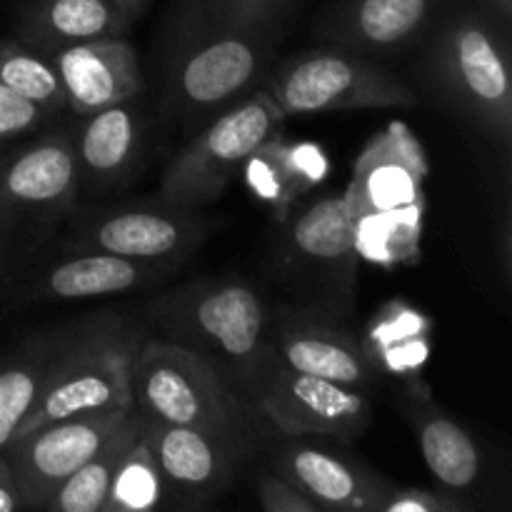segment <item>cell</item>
<instances>
[{"instance_id": "6da1fadb", "label": "cell", "mask_w": 512, "mask_h": 512, "mask_svg": "<svg viewBox=\"0 0 512 512\" xmlns=\"http://www.w3.org/2000/svg\"><path fill=\"white\" fill-rule=\"evenodd\" d=\"M145 323L155 338L213 365L258 413L260 395L280 360L273 345V313L253 285L240 278H203L180 285L150 300Z\"/></svg>"}, {"instance_id": "7a4b0ae2", "label": "cell", "mask_w": 512, "mask_h": 512, "mask_svg": "<svg viewBox=\"0 0 512 512\" xmlns=\"http://www.w3.org/2000/svg\"><path fill=\"white\" fill-rule=\"evenodd\" d=\"M278 28L215 18L203 0H188L170 30L160 73V110L188 133L253 93L265 78Z\"/></svg>"}, {"instance_id": "3957f363", "label": "cell", "mask_w": 512, "mask_h": 512, "mask_svg": "<svg viewBox=\"0 0 512 512\" xmlns=\"http://www.w3.org/2000/svg\"><path fill=\"white\" fill-rule=\"evenodd\" d=\"M418 48L415 90L485 135L508 158L512 143V70L508 40L495 25V15L483 5H455Z\"/></svg>"}, {"instance_id": "277c9868", "label": "cell", "mask_w": 512, "mask_h": 512, "mask_svg": "<svg viewBox=\"0 0 512 512\" xmlns=\"http://www.w3.org/2000/svg\"><path fill=\"white\" fill-rule=\"evenodd\" d=\"M425 173L423 148L405 125H388L365 145L355 160L348 193H343L360 258L385 265L413 263L420 248Z\"/></svg>"}, {"instance_id": "5b68a950", "label": "cell", "mask_w": 512, "mask_h": 512, "mask_svg": "<svg viewBox=\"0 0 512 512\" xmlns=\"http://www.w3.org/2000/svg\"><path fill=\"white\" fill-rule=\"evenodd\" d=\"M143 338V328L120 315H98L65 330L15 435L73 415L133 408V363Z\"/></svg>"}, {"instance_id": "8992f818", "label": "cell", "mask_w": 512, "mask_h": 512, "mask_svg": "<svg viewBox=\"0 0 512 512\" xmlns=\"http://www.w3.org/2000/svg\"><path fill=\"white\" fill-rule=\"evenodd\" d=\"M78 198L70 133L50 130L0 155V280H13L63 228Z\"/></svg>"}, {"instance_id": "52a82bcc", "label": "cell", "mask_w": 512, "mask_h": 512, "mask_svg": "<svg viewBox=\"0 0 512 512\" xmlns=\"http://www.w3.org/2000/svg\"><path fill=\"white\" fill-rule=\"evenodd\" d=\"M280 223L273 265L293 308L330 318L353 313L360 248L345 195L303 198Z\"/></svg>"}, {"instance_id": "ba28073f", "label": "cell", "mask_w": 512, "mask_h": 512, "mask_svg": "<svg viewBox=\"0 0 512 512\" xmlns=\"http://www.w3.org/2000/svg\"><path fill=\"white\" fill-rule=\"evenodd\" d=\"M133 408L165 425L258 433L260 415L213 365L155 335L135 353Z\"/></svg>"}, {"instance_id": "9c48e42d", "label": "cell", "mask_w": 512, "mask_h": 512, "mask_svg": "<svg viewBox=\"0 0 512 512\" xmlns=\"http://www.w3.org/2000/svg\"><path fill=\"white\" fill-rule=\"evenodd\" d=\"M263 90L285 118L420 103L415 85L393 73L383 60L330 43L285 58L268 73Z\"/></svg>"}, {"instance_id": "30bf717a", "label": "cell", "mask_w": 512, "mask_h": 512, "mask_svg": "<svg viewBox=\"0 0 512 512\" xmlns=\"http://www.w3.org/2000/svg\"><path fill=\"white\" fill-rule=\"evenodd\" d=\"M285 115L263 88L243 95L195 130L170 158L155 198L185 210L218 200L245 160L283 133Z\"/></svg>"}, {"instance_id": "8fae6325", "label": "cell", "mask_w": 512, "mask_h": 512, "mask_svg": "<svg viewBox=\"0 0 512 512\" xmlns=\"http://www.w3.org/2000/svg\"><path fill=\"white\" fill-rule=\"evenodd\" d=\"M213 230V220L198 210L175 208L163 200L118 205H85L68 213L63 248L103 250L133 260L188 258Z\"/></svg>"}, {"instance_id": "7c38bea8", "label": "cell", "mask_w": 512, "mask_h": 512, "mask_svg": "<svg viewBox=\"0 0 512 512\" xmlns=\"http://www.w3.org/2000/svg\"><path fill=\"white\" fill-rule=\"evenodd\" d=\"M140 435L153 450L175 508H203L228 493L255 448L253 433L165 425L143 415Z\"/></svg>"}, {"instance_id": "4fadbf2b", "label": "cell", "mask_w": 512, "mask_h": 512, "mask_svg": "<svg viewBox=\"0 0 512 512\" xmlns=\"http://www.w3.org/2000/svg\"><path fill=\"white\" fill-rule=\"evenodd\" d=\"M260 418L280 435L350 445L373 423L365 390L280 365L258 403Z\"/></svg>"}, {"instance_id": "5bb4252c", "label": "cell", "mask_w": 512, "mask_h": 512, "mask_svg": "<svg viewBox=\"0 0 512 512\" xmlns=\"http://www.w3.org/2000/svg\"><path fill=\"white\" fill-rule=\"evenodd\" d=\"M133 408L100 410L40 425L5 445L23 510H43L50 495L115 433Z\"/></svg>"}, {"instance_id": "9a60e30c", "label": "cell", "mask_w": 512, "mask_h": 512, "mask_svg": "<svg viewBox=\"0 0 512 512\" xmlns=\"http://www.w3.org/2000/svg\"><path fill=\"white\" fill-rule=\"evenodd\" d=\"M178 263L133 260L103 250L63 248L35 258L18 275L13 293L23 303H70L135 293L168 278Z\"/></svg>"}, {"instance_id": "2e32d148", "label": "cell", "mask_w": 512, "mask_h": 512, "mask_svg": "<svg viewBox=\"0 0 512 512\" xmlns=\"http://www.w3.org/2000/svg\"><path fill=\"white\" fill-rule=\"evenodd\" d=\"M455 0H328L315 35L370 58H393L418 48Z\"/></svg>"}, {"instance_id": "e0dca14e", "label": "cell", "mask_w": 512, "mask_h": 512, "mask_svg": "<svg viewBox=\"0 0 512 512\" xmlns=\"http://www.w3.org/2000/svg\"><path fill=\"white\" fill-rule=\"evenodd\" d=\"M270 463L318 510L378 512L390 480L365 468L348 453L315 443L313 438L283 435Z\"/></svg>"}, {"instance_id": "ac0fdd59", "label": "cell", "mask_w": 512, "mask_h": 512, "mask_svg": "<svg viewBox=\"0 0 512 512\" xmlns=\"http://www.w3.org/2000/svg\"><path fill=\"white\" fill-rule=\"evenodd\" d=\"M273 345L283 368L318 375L368 393L378 378L365 345L335 318L303 308L273 313Z\"/></svg>"}, {"instance_id": "d6986e66", "label": "cell", "mask_w": 512, "mask_h": 512, "mask_svg": "<svg viewBox=\"0 0 512 512\" xmlns=\"http://www.w3.org/2000/svg\"><path fill=\"white\" fill-rule=\"evenodd\" d=\"M138 98L80 115L70 133L78 168V195L105 198L133 183L145 155V115Z\"/></svg>"}, {"instance_id": "ffe728a7", "label": "cell", "mask_w": 512, "mask_h": 512, "mask_svg": "<svg viewBox=\"0 0 512 512\" xmlns=\"http://www.w3.org/2000/svg\"><path fill=\"white\" fill-rule=\"evenodd\" d=\"M60 75L65 110L93 115L143 93L138 53L125 38H105L48 53Z\"/></svg>"}, {"instance_id": "44dd1931", "label": "cell", "mask_w": 512, "mask_h": 512, "mask_svg": "<svg viewBox=\"0 0 512 512\" xmlns=\"http://www.w3.org/2000/svg\"><path fill=\"white\" fill-rule=\"evenodd\" d=\"M403 410L415 430L420 455L430 475L438 480V488L470 500L483 480V455L473 435L450 418L420 383L408 385Z\"/></svg>"}, {"instance_id": "7402d4cb", "label": "cell", "mask_w": 512, "mask_h": 512, "mask_svg": "<svg viewBox=\"0 0 512 512\" xmlns=\"http://www.w3.org/2000/svg\"><path fill=\"white\" fill-rule=\"evenodd\" d=\"M133 25L113 0H30L20 13L18 40L40 50L70 48L105 38H125Z\"/></svg>"}, {"instance_id": "603a6c76", "label": "cell", "mask_w": 512, "mask_h": 512, "mask_svg": "<svg viewBox=\"0 0 512 512\" xmlns=\"http://www.w3.org/2000/svg\"><path fill=\"white\" fill-rule=\"evenodd\" d=\"M240 175L280 220L328 175V160L318 145H290L280 133L245 160Z\"/></svg>"}, {"instance_id": "cb8c5ba5", "label": "cell", "mask_w": 512, "mask_h": 512, "mask_svg": "<svg viewBox=\"0 0 512 512\" xmlns=\"http://www.w3.org/2000/svg\"><path fill=\"white\" fill-rule=\"evenodd\" d=\"M60 335V330L35 335L0 360V453L35 405L58 350Z\"/></svg>"}, {"instance_id": "d4e9b609", "label": "cell", "mask_w": 512, "mask_h": 512, "mask_svg": "<svg viewBox=\"0 0 512 512\" xmlns=\"http://www.w3.org/2000/svg\"><path fill=\"white\" fill-rule=\"evenodd\" d=\"M140 435V413L130 410L115 433L43 505L45 512H103L115 470Z\"/></svg>"}, {"instance_id": "484cf974", "label": "cell", "mask_w": 512, "mask_h": 512, "mask_svg": "<svg viewBox=\"0 0 512 512\" xmlns=\"http://www.w3.org/2000/svg\"><path fill=\"white\" fill-rule=\"evenodd\" d=\"M368 333V343L363 345L378 373L413 375L428 358V323L418 310L393 303L370 323Z\"/></svg>"}, {"instance_id": "4316f807", "label": "cell", "mask_w": 512, "mask_h": 512, "mask_svg": "<svg viewBox=\"0 0 512 512\" xmlns=\"http://www.w3.org/2000/svg\"><path fill=\"white\" fill-rule=\"evenodd\" d=\"M0 83L48 113H63L65 93L53 60L20 40H0Z\"/></svg>"}, {"instance_id": "83f0119b", "label": "cell", "mask_w": 512, "mask_h": 512, "mask_svg": "<svg viewBox=\"0 0 512 512\" xmlns=\"http://www.w3.org/2000/svg\"><path fill=\"white\" fill-rule=\"evenodd\" d=\"M165 505L170 508L165 480L155 463L153 450L148 448L143 435H138L115 470L103 512H150Z\"/></svg>"}, {"instance_id": "f1b7e54d", "label": "cell", "mask_w": 512, "mask_h": 512, "mask_svg": "<svg viewBox=\"0 0 512 512\" xmlns=\"http://www.w3.org/2000/svg\"><path fill=\"white\" fill-rule=\"evenodd\" d=\"M475 503L443 488H415L390 483L380 500L378 512H470Z\"/></svg>"}, {"instance_id": "f546056e", "label": "cell", "mask_w": 512, "mask_h": 512, "mask_svg": "<svg viewBox=\"0 0 512 512\" xmlns=\"http://www.w3.org/2000/svg\"><path fill=\"white\" fill-rule=\"evenodd\" d=\"M50 115L53 113L30 103L23 95L13 93V90L0 83V143L38 133Z\"/></svg>"}, {"instance_id": "4dcf8cb0", "label": "cell", "mask_w": 512, "mask_h": 512, "mask_svg": "<svg viewBox=\"0 0 512 512\" xmlns=\"http://www.w3.org/2000/svg\"><path fill=\"white\" fill-rule=\"evenodd\" d=\"M258 505L265 512H315L313 503L295 488L293 483L278 475L275 470H263L255 480Z\"/></svg>"}, {"instance_id": "1f68e13d", "label": "cell", "mask_w": 512, "mask_h": 512, "mask_svg": "<svg viewBox=\"0 0 512 512\" xmlns=\"http://www.w3.org/2000/svg\"><path fill=\"white\" fill-rule=\"evenodd\" d=\"M205 8L215 15V18L225 20V23H240V25H258L253 20L255 0H203Z\"/></svg>"}, {"instance_id": "d6a6232c", "label": "cell", "mask_w": 512, "mask_h": 512, "mask_svg": "<svg viewBox=\"0 0 512 512\" xmlns=\"http://www.w3.org/2000/svg\"><path fill=\"white\" fill-rule=\"evenodd\" d=\"M295 3H298V0H255L253 20L258 25L283 30L285 18H288L290 10L295 8Z\"/></svg>"}, {"instance_id": "836d02e7", "label": "cell", "mask_w": 512, "mask_h": 512, "mask_svg": "<svg viewBox=\"0 0 512 512\" xmlns=\"http://www.w3.org/2000/svg\"><path fill=\"white\" fill-rule=\"evenodd\" d=\"M23 503H20L18 485H15L13 470H10L8 458L0 453V512H20Z\"/></svg>"}, {"instance_id": "e575fe53", "label": "cell", "mask_w": 512, "mask_h": 512, "mask_svg": "<svg viewBox=\"0 0 512 512\" xmlns=\"http://www.w3.org/2000/svg\"><path fill=\"white\" fill-rule=\"evenodd\" d=\"M478 5H483L485 10L495 15L498 20L508 23L510 15H512V0H478Z\"/></svg>"}, {"instance_id": "d590c367", "label": "cell", "mask_w": 512, "mask_h": 512, "mask_svg": "<svg viewBox=\"0 0 512 512\" xmlns=\"http://www.w3.org/2000/svg\"><path fill=\"white\" fill-rule=\"evenodd\" d=\"M113 3L118 5L120 10H125V13H128L130 18L135 20V18H138L140 13H143L145 8H148V5H150V0H113Z\"/></svg>"}]
</instances>
